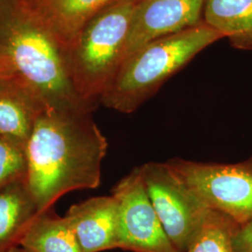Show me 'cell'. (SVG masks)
Segmentation results:
<instances>
[{"label": "cell", "instance_id": "6da1fadb", "mask_svg": "<svg viewBox=\"0 0 252 252\" xmlns=\"http://www.w3.org/2000/svg\"><path fill=\"white\" fill-rule=\"evenodd\" d=\"M107 151L91 112L44 108L27 146L26 181L39 213L69 191L97 188Z\"/></svg>", "mask_w": 252, "mask_h": 252}, {"label": "cell", "instance_id": "7a4b0ae2", "mask_svg": "<svg viewBox=\"0 0 252 252\" xmlns=\"http://www.w3.org/2000/svg\"><path fill=\"white\" fill-rule=\"evenodd\" d=\"M0 45L16 75L55 109L92 112L76 90L65 48L22 0H0Z\"/></svg>", "mask_w": 252, "mask_h": 252}, {"label": "cell", "instance_id": "3957f363", "mask_svg": "<svg viewBox=\"0 0 252 252\" xmlns=\"http://www.w3.org/2000/svg\"><path fill=\"white\" fill-rule=\"evenodd\" d=\"M223 36L204 22L155 39L129 55L100 96L105 107L132 113L208 46Z\"/></svg>", "mask_w": 252, "mask_h": 252}, {"label": "cell", "instance_id": "277c9868", "mask_svg": "<svg viewBox=\"0 0 252 252\" xmlns=\"http://www.w3.org/2000/svg\"><path fill=\"white\" fill-rule=\"evenodd\" d=\"M139 0H113L84 25L65 50L79 94L99 102L125 59L133 14Z\"/></svg>", "mask_w": 252, "mask_h": 252}, {"label": "cell", "instance_id": "5b68a950", "mask_svg": "<svg viewBox=\"0 0 252 252\" xmlns=\"http://www.w3.org/2000/svg\"><path fill=\"white\" fill-rule=\"evenodd\" d=\"M166 164L209 209L238 226L252 220V160L215 163L173 158Z\"/></svg>", "mask_w": 252, "mask_h": 252}, {"label": "cell", "instance_id": "8992f818", "mask_svg": "<svg viewBox=\"0 0 252 252\" xmlns=\"http://www.w3.org/2000/svg\"><path fill=\"white\" fill-rule=\"evenodd\" d=\"M140 168L147 193L165 234L177 252H186L211 209L166 162H147Z\"/></svg>", "mask_w": 252, "mask_h": 252}, {"label": "cell", "instance_id": "52a82bcc", "mask_svg": "<svg viewBox=\"0 0 252 252\" xmlns=\"http://www.w3.org/2000/svg\"><path fill=\"white\" fill-rule=\"evenodd\" d=\"M111 195L118 203V249L133 252H178L149 198L140 166L120 180Z\"/></svg>", "mask_w": 252, "mask_h": 252}, {"label": "cell", "instance_id": "ba28073f", "mask_svg": "<svg viewBox=\"0 0 252 252\" xmlns=\"http://www.w3.org/2000/svg\"><path fill=\"white\" fill-rule=\"evenodd\" d=\"M204 4L205 0H139L133 14L125 59L155 39L202 23Z\"/></svg>", "mask_w": 252, "mask_h": 252}, {"label": "cell", "instance_id": "9c48e42d", "mask_svg": "<svg viewBox=\"0 0 252 252\" xmlns=\"http://www.w3.org/2000/svg\"><path fill=\"white\" fill-rule=\"evenodd\" d=\"M63 217L76 234L82 252L118 249V203L113 195L75 204Z\"/></svg>", "mask_w": 252, "mask_h": 252}, {"label": "cell", "instance_id": "30bf717a", "mask_svg": "<svg viewBox=\"0 0 252 252\" xmlns=\"http://www.w3.org/2000/svg\"><path fill=\"white\" fill-rule=\"evenodd\" d=\"M45 103L18 75L0 77V135L27 148Z\"/></svg>", "mask_w": 252, "mask_h": 252}, {"label": "cell", "instance_id": "8fae6325", "mask_svg": "<svg viewBox=\"0 0 252 252\" xmlns=\"http://www.w3.org/2000/svg\"><path fill=\"white\" fill-rule=\"evenodd\" d=\"M65 48L84 25L113 0H22Z\"/></svg>", "mask_w": 252, "mask_h": 252}, {"label": "cell", "instance_id": "7c38bea8", "mask_svg": "<svg viewBox=\"0 0 252 252\" xmlns=\"http://www.w3.org/2000/svg\"><path fill=\"white\" fill-rule=\"evenodd\" d=\"M39 214L36 201L26 180L0 189V252H7L19 243L28 226Z\"/></svg>", "mask_w": 252, "mask_h": 252}, {"label": "cell", "instance_id": "4fadbf2b", "mask_svg": "<svg viewBox=\"0 0 252 252\" xmlns=\"http://www.w3.org/2000/svg\"><path fill=\"white\" fill-rule=\"evenodd\" d=\"M203 22L235 48L252 50V0H205Z\"/></svg>", "mask_w": 252, "mask_h": 252}, {"label": "cell", "instance_id": "5bb4252c", "mask_svg": "<svg viewBox=\"0 0 252 252\" xmlns=\"http://www.w3.org/2000/svg\"><path fill=\"white\" fill-rule=\"evenodd\" d=\"M19 247L26 252H82L66 219L54 214L52 208L33 220Z\"/></svg>", "mask_w": 252, "mask_h": 252}, {"label": "cell", "instance_id": "9a60e30c", "mask_svg": "<svg viewBox=\"0 0 252 252\" xmlns=\"http://www.w3.org/2000/svg\"><path fill=\"white\" fill-rule=\"evenodd\" d=\"M238 227L222 213L210 210L185 252H234L233 239Z\"/></svg>", "mask_w": 252, "mask_h": 252}, {"label": "cell", "instance_id": "2e32d148", "mask_svg": "<svg viewBox=\"0 0 252 252\" xmlns=\"http://www.w3.org/2000/svg\"><path fill=\"white\" fill-rule=\"evenodd\" d=\"M27 148L0 135V189L27 179Z\"/></svg>", "mask_w": 252, "mask_h": 252}, {"label": "cell", "instance_id": "e0dca14e", "mask_svg": "<svg viewBox=\"0 0 252 252\" xmlns=\"http://www.w3.org/2000/svg\"><path fill=\"white\" fill-rule=\"evenodd\" d=\"M233 247L234 252H252V220L236 229Z\"/></svg>", "mask_w": 252, "mask_h": 252}, {"label": "cell", "instance_id": "ac0fdd59", "mask_svg": "<svg viewBox=\"0 0 252 252\" xmlns=\"http://www.w3.org/2000/svg\"><path fill=\"white\" fill-rule=\"evenodd\" d=\"M13 65L5 49L0 45V77H8L15 75Z\"/></svg>", "mask_w": 252, "mask_h": 252}, {"label": "cell", "instance_id": "d6986e66", "mask_svg": "<svg viewBox=\"0 0 252 252\" xmlns=\"http://www.w3.org/2000/svg\"><path fill=\"white\" fill-rule=\"evenodd\" d=\"M7 252H26L22 248H19V247H13L11 248L9 251Z\"/></svg>", "mask_w": 252, "mask_h": 252}]
</instances>
